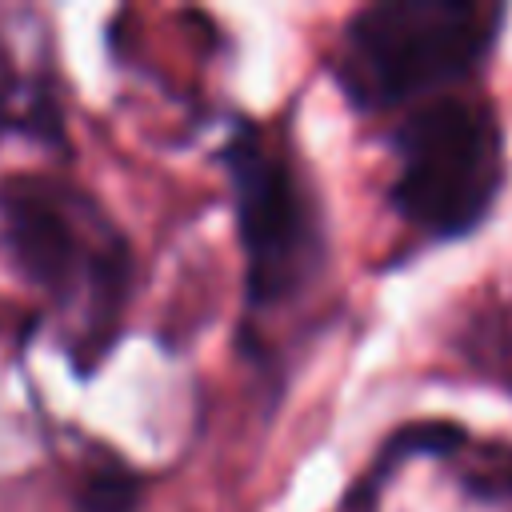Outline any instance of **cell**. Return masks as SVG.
<instances>
[{"mask_svg":"<svg viewBox=\"0 0 512 512\" xmlns=\"http://www.w3.org/2000/svg\"><path fill=\"white\" fill-rule=\"evenodd\" d=\"M468 440H472V432H468L464 424H456V420H412V424H400V428L380 444L376 464L364 472V480H360V488H356V504H360V508H372L376 492L388 484V476H392L400 464H408V460H416V456L452 460Z\"/></svg>","mask_w":512,"mask_h":512,"instance_id":"5","label":"cell"},{"mask_svg":"<svg viewBox=\"0 0 512 512\" xmlns=\"http://www.w3.org/2000/svg\"><path fill=\"white\" fill-rule=\"evenodd\" d=\"M500 4L380 0L348 16L332 80L356 112H388L468 80L500 40Z\"/></svg>","mask_w":512,"mask_h":512,"instance_id":"2","label":"cell"},{"mask_svg":"<svg viewBox=\"0 0 512 512\" xmlns=\"http://www.w3.org/2000/svg\"><path fill=\"white\" fill-rule=\"evenodd\" d=\"M232 188L236 240L244 252V296L272 308L296 296L324 260V228L296 164L260 136L252 120H236L220 148Z\"/></svg>","mask_w":512,"mask_h":512,"instance_id":"4","label":"cell"},{"mask_svg":"<svg viewBox=\"0 0 512 512\" xmlns=\"http://www.w3.org/2000/svg\"><path fill=\"white\" fill-rule=\"evenodd\" d=\"M144 480L116 456H100L72 488V512H136Z\"/></svg>","mask_w":512,"mask_h":512,"instance_id":"7","label":"cell"},{"mask_svg":"<svg viewBox=\"0 0 512 512\" xmlns=\"http://www.w3.org/2000/svg\"><path fill=\"white\" fill-rule=\"evenodd\" d=\"M0 260L68 324V360L80 376L120 336L132 292V248L116 220L80 188L52 176L0 184Z\"/></svg>","mask_w":512,"mask_h":512,"instance_id":"1","label":"cell"},{"mask_svg":"<svg viewBox=\"0 0 512 512\" xmlns=\"http://www.w3.org/2000/svg\"><path fill=\"white\" fill-rule=\"evenodd\" d=\"M460 484L480 504H508L512 500V444L504 440H468L456 456Z\"/></svg>","mask_w":512,"mask_h":512,"instance_id":"8","label":"cell"},{"mask_svg":"<svg viewBox=\"0 0 512 512\" xmlns=\"http://www.w3.org/2000/svg\"><path fill=\"white\" fill-rule=\"evenodd\" d=\"M480 372L512 388V300H496L488 312L472 320L468 332V352H464Z\"/></svg>","mask_w":512,"mask_h":512,"instance_id":"9","label":"cell"},{"mask_svg":"<svg viewBox=\"0 0 512 512\" xmlns=\"http://www.w3.org/2000/svg\"><path fill=\"white\" fill-rule=\"evenodd\" d=\"M0 128H16V132L36 136L52 148L64 136L56 96L40 80L20 76L4 52H0Z\"/></svg>","mask_w":512,"mask_h":512,"instance_id":"6","label":"cell"},{"mask_svg":"<svg viewBox=\"0 0 512 512\" xmlns=\"http://www.w3.org/2000/svg\"><path fill=\"white\" fill-rule=\"evenodd\" d=\"M396 176L388 204L432 240L476 232L500 200L508 156L504 128L484 100L436 96L392 132Z\"/></svg>","mask_w":512,"mask_h":512,"instance_id":"3","label":"cell"}]
</instances>
